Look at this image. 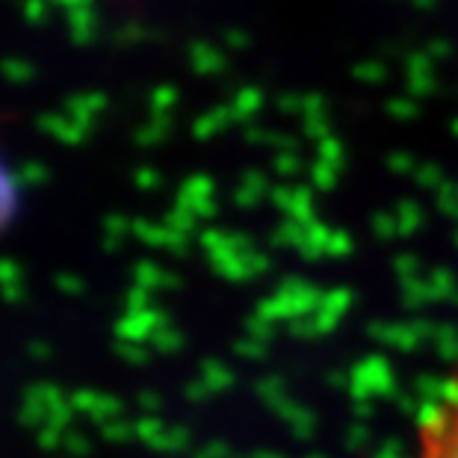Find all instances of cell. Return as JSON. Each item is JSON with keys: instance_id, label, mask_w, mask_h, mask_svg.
Masks as SVG:
<instances>
[{"instance_id": "3", "label": "cell", "mask_w": 458, "mask_h": 458, "mask_svg": "<svg viewBox=\"0 0 458 458\" xmlns=\"http://www.w3.org/2000/svg\"><path fill=\"white\" fill-rule=\"evenodd\" d=\"M18 187H21V181H18V174H13L0 160V233L4 228L13 222L15 210H18Z\"/></svg>"}, {"instance_id": "13", "label": "cell", "mask_w": 458, "mask_h": 458, "mask_svg": "<svg viewBox=\"0 0 458 458\" xmlns=\"http://www.w3.org/2000/svg\"><path fill=\"white\" fill-rule=\"evenodd\" d=\"M27 18H30V21H42V18H45V0H27Z\"/></svg>"}, {"instance_id": "5", "label": "cell", "mask_w": 458, "mask_h": 458, "mask_svg": "<svg viewBox=\"0 0 458 458\" xmlns=\"http://www.w3.org/2000/svg\"><path fill=\"white\" fill-rule=\"evenodd\" d=\"M68 27H72L74 42H89V36H92V15H89V9H74V13L68 15Z\"/></svg>"}, {"instance_id": "1", "label": "cell", "mask_w": 458, "mask_h": 458, "mask_svg": "<svg viewBox=\"0 0 458 458\" xmlns=\"http://www.w3.org/2000/svg\"><path fill=\"white\" fill-rule=\"evenodd\" d=\"M405 458H458V367L423 403Z\"/></svg>"}, {"instance_id": "10", "label": "cell", "mask_w": 458, "mask_h": 458, "mask_svg": "<svg viewBox=\"0 0 458 458\" xmlns=\"http://www.w3.org/2000/svg\"><path fill=\"white\" fill-rule=\"evenodd\" d=\"M15 281H21V267L6 258H0V287L15 284Z\"/></svg>"}, {"instance_id": "6", "label": "cell", "mask_w": 458, "mask_h": 458, "mask_svg": "<svg viewBox=\"0 0 458 458\" xmlns=\"http://www.w3.org/2000/svg\"><path fill=\"white\" fill-rule=\"evenodd\" d=\"M18 181L24 183V187H38V183H45L47 181V169L42 163H36V160H27L21 169H18Z\"/></svg>"}, {"instance_id": "9", "label": "cell", "mask_w": 458, "mask_h": 458, "mask_svg": "<svg viewBox=\"0 0 458 458\" xmlns=\"http://www.w3.org/2000/svg\"><path fill=\"white\" fill-rule=\"evenodd\" d=\"M63 437H65V432H60V428H54V426L38 428V446H42V450H56V446H63Z\"/></svg>"}, {"instance_id": "15", "label": "cell", "mask_w": 458, "mask_h": 458, "mask_svg": "<svg viewBox=\"0 0 458 458\" xmlns=\"http://www.w3.org/2000/svg\"><path fill=\"white\" fill-rule=\"evenodd\" d=\"M56 4H63L68 13H74V9H86V6H89V0H56Z\"/></svg>"}, {"instance_id": "14", "label": "cell", "mask_w": 458, "mask_h": 458, "mask_svg": "<svg viewBox=\"0 0 458 458\" xmlns=\"http://www.w3.org/2000/svg\"><path fill=\"white\" fill-rule=\"evenodd\" d=\"M30 355L33 358H47V355H51V346L42 344V340H36V344H30Z\"/></svg>"}, {"instance_id": "7", "label": "cell", "mask_w": 458, "mask_h": 458, "mask_svg": "<svg viewBox=\"0 0 458 458\" xmlns=\"http://www.w3.org/2000/svg\"><path fill=\"white\" fill-rule=\"evenodd\" d=\"M4 77L13 83H27L33 77V65L24 60H6L4 63Z\"/></svg>"}, {"instance_id": "11", "label": "cell", "mask_w": 458, "mask_h": 458, "mask_svg": "<svg viewBox=\"0 0 458 458\" xmlns=\"http://www.w3.org/2000/svg\"><path fill=\"white\" fill-rule=\"evenodd\" d=\"M56 287H60V290H65V293H72V296L83 293V281L77 278V276H65V272H63L60 278H56Z\"/></svg>"}, {"instance_id": "8", "label": "cell", "mask_w": 458, "mask_h": 458, "mask_svg": "<svg viewBox=\"0 0 458 458\" xmlns=\"http://www.w3.org/2000/svg\"><path fill=\"white\" fill-rule=\"evenodd\" d=\"M63 446H65V450L72 453V455H86V453H89V441H86V435L74 432V428H68V432H65Z\"/></svg>"}, {"instance_id": "4", "label": "cell", "mask_w": 458, "mask_h": 458, "mask_svg": "<svg viewBox=\"0 0 458 458\" xmlns=\"http://www.w3.org/2000/svg\"><path fill=\"white\" fill-rule=\"evenodd\" d=\"M68 115H74V119L77 122H83L86 124V128H89V119H92V115H98L101 110H104V98H101V95H89V92H86V95H74V98H68Z\"/></svg>"}, {"instance_id": "2", "label": "cell", "mask_w": 458, "mask_h": 458, "mask_svg": "<svg viewBox=\"0 0 458 458\" xmlns=\"http://www.w3.org/2000/svg\"><path fill=\"white\" fill-rule=\"evenodd\" d=\"M38 128H45L56 142H65V145L83 142L86 133H89V128H86L83 122H77L74 115H63V113L42 115V119H38Z\"/></svg>"}, {"instance_id": "12", "label": "cell", "mask_w": 458, "mask_h": 458, "mask_svg": "<svg viewBox=\"0 0 458 458\" xmlns=\"http://www.w3.org/2000/svg\"><path fill=\"white\" fill-rule=\"evenodd\" d=\"M0 296H4V301H24V287H21V281L0 287Z\"/></svg>"}]
</instances>
